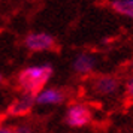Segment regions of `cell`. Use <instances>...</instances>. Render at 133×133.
Returning a JSON list of instances; mask_svg holds the SVG:
<instances>
[{
	"mask_svg": "<svg viewBox=\"0 0 133 133\" xmlns=\"http://www.w3.org/2000/svg\"><path fill=\"white\" fill-rule=\"evenodd\" d=\"M73 70L76 73H90L93 69H94V57L90 54H79L76 55V58L73 60Z\"/></svg>",
	"mask_w": 133,
	"mask_h": 133,
	"instance_id": "7",
	"label": "cell"
},
{
	"mask_svg": "<svg viewBox=\"0 0 133 133\" xmlns=\"http://www.w3.org/2000/svg\"><path fill=\"white\" fill-rule=\"evenodd\" d=\"M91 121V111L82 103L70 105L66 111V123L72 127H84Z\"/></svg>",
	"mask_w": 133,
	"mask_h": 133,
	"instance_id": "3",
	"label": "cell"
},
{
	"mask_svg": "<svg viewBox=\"0 0 133 133\" xmlns=\"http://www.w3.org/2000/svg\"><path fill=\"white\" fill-rule=\"evenodd\" d=\"M0 133H15V127H0Z\"/></svg>",
	"mask_w": 133,
	"mask_h": 133,
	"instance_id": "11",
	"label": "cell"
},
{
	"mask_svg": "<svg viewBox=\"0 0 133 133\" xmlns=\"http://www.w3.org/2000/svg\"><path fill=\"white\" fill-rule=\"evenodd\" d=\"M111 6L115 12L133 19V0H114Z\"/></svg>",
	"mask_w": 133,
	"mask_h": 133,
	"instance_id": "8",
	"label": "cell"
},
{
	"mask_svg": "<svg viewBox=\"0 0 133 133\" xmlns=\"http://www.w3.org/2000/svg\"><path fill=\"white\" fill-rule=\"evenodd\" d=\"M120 87V82L115 76H109V75H105V76H97L93 84H91V88L93 91L99 94V96H109V94H114L115 91L118 90Z\"/></svg>",
	"mask_w": 133,
	"mask_h": 133,
	"instance_id": "4",
	"label": "cell"
},
{
	"mask_svg": "<svg viewBox=\"0 0 133 133\" xmlns=\"http://www.w3.org/2000/svg\"><path fill=\"white\" fill-rule=\"evenodd\" d=\"M36 102V97L24 93L21 97H18L17 100H14L9 108H8V115H14V117H23L27 115L33 108V103Z\"/></svg>",
	"mask_w": 133,
	"mask_h": 133,
	"instance_id": "5",
	"label": "cell"
},
{
	"mask_svg": "<svg viewBox=\"0 0 133 133\" xmlns=\"http://www.w3.org/2000/svg\"><path fill=\"white\" fill-rule=\"evenodd\" d=\"M15 133H31V130L25 126H18L15 127Z\"/></svg>",
	"mask_w": 133,
	"mask_h": 133,
	"instance_id": "10",
	"label": "cell"
},
{
	"mask_svg": "<svg viewBox=\"0 0 133 133\" xmlns=\"http://www.w3.org/2000/svg\"><path fill=\"white\" fill-rule=\"evenodd\" d=\"M24 45L30 51H49L55 46V39L48 33L36 31V33H29L24 39Z\"/></svg>",
	"mask_w": 133,
	"mask_h": 133,
	"instance_id": "2",
	"label": "cell"
},
{
	"mask_svg": "<svg viewBox=\"0 0 133 133\" xmlns=\"http://www.w3.org/2000/svg\"><path fill=\"white\" fill-rule=\"evenodd\" d=\"M51 75H52V67L49 64L30 66L19 72L17 81H18V85L23 90V93H27V94L36 97L43 90V87L49 81Z\"/></svg>",
	"mask_w": 133,
	"mask_h": 133,
	"instance_id": "1",
	"label": "cell"
},
{
	"mask_svg": "<svg viewBox=\"0 0 133 133\" xmlns=\"http://www.w3.org/2000/svg\"><path fill=\"white\" fill-rule=\"evenodd\" d=\"M2 79H3V76H2V73H0V82H2Z\"/></svg>",
	"mask_w": 133,
	"mask_h": 133,
	"instance_id": "12",
	"label": "cell"
},
{
	"mask_svg": "<svg viewBox=\"0 0 133 133\" xmlns=\"http://www.w3.org/2000/svg\"><path fill=\"white\" fill-rule=\"evenodd\" d=\"M126 91H127V96L133 99V76L129 81H127V87H126Z\"/></svg>",
	"mask_w": 133,
	"mask_h": 133,
	"instance_id": "9",
	"label": "cell"
},
{
	"mask_svg": "<svg viewBox=\"0 0 133 133\" xmlns=\"http://www.w3.org/2000/svg\"><path fill=\"white\" fill-rule=\"evenodd\" d=\"M64 100V93L58 88H43L36 96V103L39 105H58Z\"/></svg>",
	"mask_w": 133,
	"mask_h": 133,
	"instance_id": "6",
	"label": "cell"
}]
</instances>
